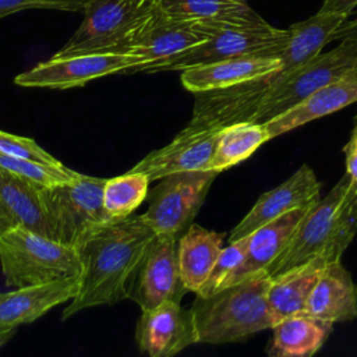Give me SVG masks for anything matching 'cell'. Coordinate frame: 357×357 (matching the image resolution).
Segmentation results:
<instances>
[{
    "label": "cell",
    "mask_w": 357,
    "mask_h": 357,
    "mask_svg": "<svg viewBox=\"0 0 357 357\" xmlns=\"http://www.w3.org/2000/svg\"><path fill=\"white\" fill-rule=\"evenodd\" d=\"M141 215L110 219L77 248L81 259L79 289L63 310L61 319L98 305L128 298L130 278L155 237Z\"/></svg>",
    "instance_id": "6da1fadb"
},
{
    "label": "cell",
    "mask_w": 357,
    "mask_h": 357,
    "mask_svg": "<svg viewBox=\"0 0 357 357\" xmlns=\"http://www.w3.org/2000/svg\"><path fill=\"white\" fill-rule=\"evenodd\" d=\"M271 279L268 271L262 269L211 296H197L190 308L198 343L243 342L272 328L275 319L268 304Z\"/></svg>",
    "instance_id": "7a4b0ae2"
},
{
    "label": "cell",
    "mask_w": 357,
    "mask_h": 357,
    "mask_svg": "<svg viewBox=\"0 0 357 357\" xmlns=\"http://www.w3.org/2000/svg\"><path fill=\"white\" fill-rule=\"evenodd\" d=\"M159 6L160 0H88L78 29L53 56L127 53Z\"/></svg>",
    "instance_id": "3957f363"
},
{
    "label": "cell",
    "mask_w": 357,
    "mask_h": 357,
    "mask_svg": "<svg viewBox=\"0 0 357 357\" xmlns=\"http://www.w3.org/2000/svg\"><path fill=\"white\" fill-rule=\"evenodd\" d=\"M0 265L8 287L79 278L78 251L25 227L0 233Z\"/></svg>",
    "instance_id": "277c9868"
},
{
    "label": "cell",
    "mask_w": 357,
    "mask_h": 357,
    "mask_svg": "<svg viewBox=\"0 0 357 357\" xmlns=\"http://www.w3.org/2000/svg\"><path fill=\"white\" fill-rule=\"evenodd\" d=\"M350 184L344 176L332 190L308 209L283 251L266 268L271 276L307 262L317 254L332 250L343 254L357 233V220L342 216V206Z\"/></svg>",
    "instance_id": "5b68a950"
},
{
    "label": "cell",
    "mask_w": 357,
    "mask_h": 357,
    "mask_svg": "<svg viewBox=\"0 0 357 357\" xmlns=\"http://www.w3.org/2000/svg\"><path fill=\"white\" fill-rule=\"evenodd\" d=\"M356 67L357 39H346L293 70L276 73L251 123L272 120Z\"/></svg>",
    "instance_id": "8992f818"
},
{
    "label": "cell",
    "mask_w": 357,
    "mask_h": 357,
    "mask_svg": "<svg viewBox=\"0 0 357 357\" xmlns=\"http://www.w3.org/2000/svg\"><path fill=\"white\" fill-rule=\"evenodd\" d=\"M105 183L106 178L77 172L68 183L42 187L56 240L77 250L93 230L113 219L103 205Z\"/></svg>",
    "instance_id": "52a82bcc"
},
{
    "label": "cell",
    "mask_w": 357,
    "mask_h": 357,
    "mask_svg": "<svg viewBox=\"0 0 357 357\" xmlns=\"http://www.w3.org/2000/svg\"><path fill=\"white\" fill-rule=\"evenodd\" d=\"M287 40L289 29L275 28L268 22L245 26L216 28L208 40L170 60L152 66L144 73L183 71L191 67L244 56L279 57Z\"/></svg>",
    "instance_id": "ba28073f"
},
{
    "label": "cell",
    "mask_w": 357,
    "mask_h": 357,
    "mask_svg": "<svg viewBox=\"0 0 357 357\" xmlns=\"http://www.w3.org/2000/svg\"><path fill=\"white\" fill-rule=\"evenodd\" d=\"M218 174L215 170H187L163 176L141 213L144 222L155 233L180 237L192 223Z\"/></svg>",
    "instance_id": "9c48e42d"
},
{
    "label": "cell",
    "mask_w": 357,
    "mask_h": 357,
    "mask_svg": "<svg viewBox=\"0 0 357 357\" xmlns=\"http://www.w3.org/2000/svg\"><path fill=\"white\" fill-rule=\"evenodd\" d=\"M144 66L142 57L127 53L53 56L18 74L14 82L28 88L70 89L117 73H138Z\"/></svg>",
    "instance_id": "30bf717a"
},
{
    "label": "cell",
    "mask_w": 357,
    "mask_h": 357,
    "mask_svg": "<svg viewBox=\"0 0 357 357\" xmlns=\"http://www.w3.org/2000/svg\"><path fill=\"white\" fill-rule=\"evenodd\" d=\"M177 244V236L156 233L137 264L128 282V298L141 311L163 301L180 303L187 293L180 275Z\"/></svg>",
    "instance_id": "8fae6325"
},
{
    "label": "cell",
    "mask_w": 357,
    "mask_h": 357,
    "mask_svg": "<svg viewBox=\"0 0 357 357\" xmlns=\"http://www.w3.org/2000/svg\"><path fill=\"white\" fill-rule=\"evenodd\" d=\"M275 74L226 88L197 92L192 117L187 127L220 132L229 126L251 121Z\"/></svg>",
    "instance_id": "7c38bea8"
},
{
    "label": "cell",
    "mask_w": 357,
    "mask_h": 357,
    "mask_svg": "<svg viewBox=\"0 0 357 357\" xmlns=\"http://www.w3.org/2000/svg\"><path fill=\"white\" fill-rule=\"evenodd\" d=\"M216 28L192 20H181L169 15L162 4L153 17L127 50V54L139 56L145 60L146 68L170 60L180 53L208 40Z\"/></svg>",
    "instance_id": "4fadbf2b"
},
{
    "label": "cell",
    "mask_w": 357,
    "mask_h": 357,
    "mask_svg": "<svg viewBox=\"0 0 357 357\" xmlns=\"http://www.w3.org/2000/svg\"><path fill=\"white\" fill-rule=\"evenodd\" d=\"M135 337L142 353L151 357H172L198 343L192 311L183 308L177 301H163L142 310Z\"/></svg>",
    "instance_id": "5bb4252c"
},
{
    "label": "cell",
    "mask_w": 357,
    "mask_h": 357,
    "mask_svg": "<svg viewBox=\"0 0 357 357\" xmlns=\"http://www.w3.org/2000/svg\"><path fill=\"white\" fill-rule=\"evenodd\" d=\"M321 181L308 165H301L278 187L264 192L250 212L233 227L229 243L240 240L262 225L296 209L317 202L321 197Z\"/></svg>",
    "instance_id": "9a60e30c"
},
{
    "label": "cell",
    "mask_w": 357,
    "mask_h": 357,
    "mask_svg": "<svg viewBox=\"0 0 357 357\" xmlns=\"http://www.w3.org/2000/svg\"><path fill=\"white\" fill-rule=\"evenodd\" d=\"M220 132L185 126L167 145L152 151L130 170L144 173L151 181L176 172L206 170Z\"/></svg>",
    "instance_id": "2e32d148"
},
{
    "label": "cell",
    "mask_w": 357,
    "mask_h": 357,
    "mask_svg": "<svg viewBox=\"0 0 357 357\" xmlns=\"http://www.w3.org/2000/svg\"><path fill=\"white\" fill-rule=\"evenodd\" d=\"M13 227L54 238L42 187L0 166V233Z\"/></svg>",
    "instance_id": "e0dca14e"
},
{
    "label": "cell",
    "mask_w": 357,
    "mask_h": 357,
    "mask_svg": "<svg viewBox=\"0 0 357 357\" xmlns=\"http://www.w3.org/2000/svg\"><path fill=\"white\" fill-rule=\"evenodd\" d=\"M79 289V278L15 287L0 293V325L32 324L52 308L73 300Z\"/></svg>",
    "instance_id": "ac0fdd59"
},
{
    "label": "cell",
    "mask_w": 357,
    "mask_h": 357,
    "mask_svg": "<svg viewBox=\"0 0 357 357\" xmlns=\"http://www.w3.org/2000/svg\"><path fill=\"white\" fill-rule=\"evenodd\" d=\"M357 102V67L315 91L301 103L264 123L269 139Z\"/></svg>",
    "instance_id": "d6986e66"
},
{
    "label": "cell",
    "mask_w": 357,
    "mask_h": 357,
    "mask_svg": "<svg viewBox=\"0 0 357 357\" xmlns=\"http://www.w3.org/2000/svg\"><path fill=\"white\" fill-rule=\"evenodd\" d=\"M342 255L326 250L304 264L280 272L271 279L268 304L275 324L286 317L304 314L307 300L328 262Z\"/></svg>",
    "instance_id": "ffe728a7"
},
{
    "label": "cell",
    "mask_w": 357,
    "mask_h": 357,
    "mask_svg": "<svg viewBox=\"0 0 357 357\" xmlns=\"http://www.w3.org/2000/svg\"><path fill=\"white\" fill-rule=\"evenodd\" d=\"M304 314L340 324L357 318V284L340 258L328 262L305 304Z\"/></svg>",
    "instance_id": "44dd1931"
},
{
    "label": "cell",
    "mask_w": 357,
    "mask_h": 357,
    "mask_svg": "<svg viewBox=\"0 0 357 357\" xmlns=\"http://www.w3.org/2000/svg\"><path fill=\"white\" fill-rule=\"evenodd\" d=\"M280 71L279 57L244 56L183 70L180 79L187 91L197 93L243 84Z\"/></svg>",
    "instance_id": "7402d4cb"
},
{
    "label": "cell",
    "mask_w": 357,
    "mask_h": 357,
    "mask_svg": "<svg viewBox=\"0 0 357 357\" xmlns=\"http://www.w3.org/2000/svg\"><path fill=\"white\" fill-rule=\"evenodd\" d=\"M315 204V202H314ZM312 204L296 208L254 230L248 240L245 257L240 266L231 273L223 287L237 283L244 278L266 269L290 241L297 226ZM222 287V289H223Z\"/></svg>",
    "instance_id": "603a6c76"
},
{
    "label": "cell",
    "mask_w": 357,
    "mask_h": 357,
    "mask_svg": "<svg viewBox=\"0 0 357 357\" xmlns=\"http://www.w3.org/2000/svg\"><path fill=\"white\" fill-rule=\"evenodd\" d=\"M225 241V233L208 230L197 223L178 237L180 275L187 291L198 293L208 279Z\"/></svg>",
    "instance_id": "cb8c5ba5"
},
{
    "label": "cell",
    "mask_w": 357,
    "mask_h": 357,
    "mask_svg": "<svg viewBox=\"0 0 357 357\" xmlns=\"http://www.w3.org/2000/svg\"><path fill=\"white\" fill-rule=\"evenodd\" d=\"M346 20L344 14L318 10L307 20L290 25L289 40L279 54L282 71L293 70L319 54L324 46L333 40L335 32Z\"/></svg>",
    "instance_id": "d4e9b609"
},
{
    "label": "cell",
    "mask_w": 357,
    "mask_h": 357,
    "mask_svg": "<svg viewBox=\"0 0 357 357\" xmlns=\"http://www.w3.org/2000/svg\"><path fill=\"white\" fill-rule=\"evenodd\" d=\"M271 329L272 339L266 347L271 357H310L324 346L333 324L297 314L278 321Z\"/></svg>",
    "instance_id": "484cf974"
},
{
    "label": "cell",
    "mask_w": 357,
    "mask_h": 357,
    "mask_svg": "<svg viewBox=\"0 0 357 357\" xmlns=\"http://www.w3.org/2000/svg\"><path fill=\"white\" fill-rule=\"evenodd\" d=\"M160 4L172 17L192 20L213 28L245 26L266 22L247 1L240 0H160Z\"/></svg>",
    "instance_id": "4316f807"
},
{
    "label": "cell",
    "mask_w": 357,
    "mask_h": 357,
    "mask_svg": "<svg viewBox=\"0 0 357 357\" xmlns=\"http://www.w3.org/2000/svg\"><path fill=\"white\" fill-rule=\"evenodd\" d=\"M266 141L269 135L264 124L245 121L229 126L222 130L206 170H227L248 159Z\"/></svg>",
    "instance_id": "83f0119b"
},
{
    "label": "cell",
    "mask_w": 357,
    "mask_h": 357,
    "mask_svg": "<svg viewBox=\"0 0 357 357\" xmlns=\"http://www.w3.org/2000/svg\"><path fill=\"white\" fill-rule=\"evenodd\" d=\"M149 181L144 173L131 170L126 174L106 178L103 205L109 216L119 219L131 215L148 197Z\"/></svg>",
    "instance_id": "f1b7e54d"
},
{
    "label": "cell",
    "mask_w": 357,
    "mask_h": 357,
    "mask_svg": "<svg viewBox=\"0 0 357 357\" xmlns=\"http://www.w3.org/2000/svg\"><path fill=\"white\" fill-rule=\"evenodd\" d=\"M0 166L40 187H52L71 181L77 172L64 165H47L25 158L0 153Z\"/></svg>",
    "instance_id": "f546056e"
},
{
    "label": "cell",
    "mask_w": 357,
    "mask_h": 357,
    "mask_svg": "<svg viewBox=\"0 0 357 357\" xmlns=\"http://www.w3.org/2000/svg\"><path fill=\"white\" fill-rule=\"evenodd\" d=\"M248 240H250V236H245L240 240L229 243L227 247L222 248L208 279L205 280V283L202 284L197 296H201V297L211 296L225 286V283L231 276V273L243 262L247 252Z\"/></svg>",
    "instance_id": "4dcf8cb0"
},
{
    "label": "cell",
    "mask_w": 357,
    "mask_h": 357,
    "mask_svg": "<svg viewBox=\"0 0 357 357\" xmlns=\"http://www.w3.org/2000/svg\"><path fill=\"white\" fill-rule=\"evenodd\" d=\"M0 153L25 158L47 165H63L52 153L45 151L35 139L20 137L3 130H0Z\"/></svg>",
    "instance_id": "1f68e13d"
},
{
    "label": "cell",
    "mask_w": 357,
    "mask_h": 357,
    "mask_svg": "<svg viewBox=\"0 0 357 357\" xmlns=\"http://www.w3.org/2000/svg\"><path fill=\"white\" fill-rule=\"evenodd\" d=\"M88 0H0V18L32 8L61 11H84Z\"/></svg>",
    "instance_id": "d6a6232c"
},
{
    "label": "cell",
    "mask_w": 357,
    "mask_h": 357,
    "mask_svg": "<svg viewBox=\"0 0 357 357\" xmlns=\"http://www.w3.org/2000/svg\"><path fill=\"white\" fill-rule=\"evenodd\" d=\"M344 152V165H346V174L350 177L353 184H357V123L350 132V138L343 146Z\"/></svg>",
    "instance_id": "836d02e7"
},
{
    "label": "cell",
    "mask_w": 357,
    "mask_h": 357,
    "mask_svg": "<svg viewBox=\"0 0 357 357\" xmlns=\"http://www.w3.org/2000/svg\"><path fill=\"white\" fill-rule=\"evenodd\" d=\"M357 7V0H324L319 11L324 13H339L350 15V13Z\"/></svg>",
    "instance_id": "e575fe53"
},
{
    "label": "cell",
    "mask_w": 357,
    "mask_h": 357,
    "mask_svg": "<svg viewBox=\"0 0 357 357\" xmlns=\"http://www.w3.org/2000/svg\"><path fill=\"white\" fill-rule=\"evenodd\" d=\"M346 39H357V17L353 20H346L333 35V40Z\"/></svg>",
    "instance_id": "d590c367"
},
{
    "label": "cell",
    "mask_w": 357,
    "mask_h": 357,
    "mask_svg": "<svg viewBox=\"0 0 357 357\" xmlns=\"http://www.w3.org/2000/svg\"><path fill=\"white\" fill-rule=\"evenodd\" d=\"M17 326H7V325H0V349L10 340L14 337V335L17 333Z\"/></svg>",
    "instance_id": "8d00e7d4"
},
{
    "label": "cell",
    "mask_w": 357,
    "mask_h": 357,
    "mask_svg": "<svg viewBox=\"0 0 357 357\" xmlns=\"http://www.w3.org/2000/svg\"><path fill=\"white\" fill-rule=\"evenodd\" d=\"M349 218L350 219H356L357 220V194L353 199V202L350 204V209H349Z\"/></svg>",
    "instance_id": "74e56055"
},
{
    "label": "cell",
    "mask_w": 357,
    "mask_h": 357,
    "mask_svg": "<svg viewBox=\"0 0 357 357\" xmlns=\"http://www.w3.org/2000/svg\"><path fill=\"white\" fill-rule=\"evenodd\" d=\"M354 123H357V114H356V117H354Z\"/></svg>",
    "instance_id": "f35d334b"
},
{
    "label": "cell",
    "mask_w": 357,
    "mask_h": 357,
    "mask_svg": "<svg viewBox=\"0 0 357 357\" xmlns=\"http://www.w3.org/2000/svg\"><path fill=\"white\" fill-rule=\"evenodd\" d=\"M240 1H247V0H240Z\"/></svg>",
    "instance_id": "ab89813d"
}]
</instances>
